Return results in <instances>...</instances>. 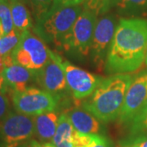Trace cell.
Wrapping results in <instances>:
<instances>
[{
	"label": "cell",
	"mask_w": 147,
	"mask_h": 147,
	"mask_svg": "<svg viewBox=\"0 0 147 147\" xmlns=\"http://www.w3.org/2000/svg\"><path fill=\"white\" fill-rule=\"evenodd\" d=\"M147 20L122 18L110 47L105 70L110 74L137 71L146 61Z\"/></svg>",
	"instance_id": "6da1fadb"
},
{
	"label": "cell",
	"mask_w": 147,
	"mask_h": 147,
	"mask_svg": "<svg viewBox=\"0 0 147 147\" xmlns=\"http://www.w3.org/2000/svg\"><path fill=\"white\" fill-rule=\"evenodd\" d=\"M132 79L133 76L127 74H113L104 79L83 102L84 109L104 123L117 119Z\"/></svg>",
	"instance_id": "7a4b0ae2"
},
{
	"label": "cell",
	"mask_w": 147,
	"mask_h": 147,
	"mask_svg": "<svg viewBox=\"0 0 147 147\" xmlns=\"http://www.w3.org/2000/svg\"><path fill=\"white\" fill-rule=\"evenodd\" d=\"M84 10L80 5L52 7L33 27L34 33L57 50L68 52L75 21Z\"/></svg>",
	"instance_id": "3957f363"
},
{
	"label": "cell",
	"mask_w": 147,
	"mask_h": 147,
	"mask_svg": "<svg viewBox=\"0 0 147 147\" xmlns=\"http://www.w3.org/2000/svg\"><path fill=\"white\" fill-rule=\"evenodd\" d=\"M10 93L12 105L16 112L29 116H37L54 111L61 97L35 87Z\"/></svg>",
	"instance_id": "277c9868"
},
{
	"label": "cell",
	"mask_w": 147,
	"mask_h": 147,
	"mask_svg": "<svg viewBox=\"0 0 147 147\" xmlns=\"http://www.w3.org/2000/svg\"><path fill=\"white\" fill-rule=\"evenodd\" d=\"M50 49L36 34L26 30L21 34L20 40L11 56L15 63L32 70L43 67L49 58Z\"/></svg>",
	"instance_id": "5b68a950"
},
{
	"label": "cell",
	"mask_w": 147,
	"mask_h": 147,
	"mask_svg": "<svg viewBox=\"0 0 147 147\" xmlns=\"http://www.w3.org/2000/svg\"><path fill=\"white\" fill-rule=\"evenodd\" d=\"M118 20L112 14L97 19L90 47V57L99 71L105 68L108 53L118 26Z\"/></svg>",
	"instance_id": "8992f818"
},
{
	"label": "cell",
	"mask_w": 147,
	"mask_h": 147,
	"mask_svg": "<svg viewBox=\"0 0 147 147\" xmlns=\"http://www.w3.org/2000/svg\"><path fill=\"white\" fill-rule=\"evenodd\" d=\"M34 137V116L11 111L0 124V147H17Z\"/></svg>",
	"instance_id": "52a82bcc"
},
{
	"label": "cell",
	"mask_w": 147,
	"mask_h": 147,
	"mask_svg": "<svg viewBox=\"0 0 147 147\" xmlns=\"http://www.w3.org/2000/svg\"><path fill=\"white\" fill-rule=\"evenodd\" d=\"M59 61L63 69L69 89L71 91L74 98L76 100L88 97L104 79L100 76L73 65L61 57Z\"/></svg>",
	"instance_id": "ba28073f"
},
{
	"label": "cell",
	"mask_w": 147,
	"mask_h": 147,
	"mask_svg": "<svg viewBox=\"0 0 147 147\" xmlns=\"http://www.w3.org/2000/svg\"><path fill=\"white\" fill-rule=\"evenodd\" d=\"M97 16L93 12L84 9L75 21L67 53L78 58L87 57L93 37Z\"/></svg>",
	"instance_id": "9c48e42d"
},
{
	"label": "cell",
	"mask_w": 147,
	"mask_h": 147,
	"mask_svg": "<svg viewBox=\"0 0 147 147\" xmlns=\"http://www.w3.org/2000/svg\"><path fill=\"white\" fill-rule=\"evenodd\" d=\"M147 101V71L138 74L127 91L119 115L121 123L129 124Z\"/></svg>",
	"instance_id": "30bf717a"
},
{
	"label": "cell",
	"mask_w": 147,
	"mask_h": 147,
	"mask_svg": "<svg viewBox=\"0 0 147 147\" xmlns=\"http://www.w3.org/2000/svg\"><path fill=\"white\" fill-rule=\"evenodd\" d=\"M59 57L58 54L50 50L46 64L36 71V84L42 89L61 96V93L67 92L69 88Z\"/></svg>",
	"instance_id": "8fae6325"
},
{
	"label": "cell",
	"mask_w": 147,
	"mask_h": 147,
	"mask_svg": "<svg viewBox=\"0 0 147 147\" xmlns=\"http://www.w3.org/2000/svg\"><path fill=\"white\" fill-rule=\"evenodd\" d=\"M4 70L3 77L4 79L3 88L7 92H21L36 84V71L27 69L15 63L11 54L3 56Z\"/></svg>",
	"instance_id": "7c38bea8"
},
{
	"label": "cell",
	"mask_w": 147,
	"mask_h": 147,
	"mask_svg": "<svg viewBox=\"0 0 147 147\" xmlns=\"http://www.w3.org/2000/svg\"><path fill=\"white\" fill-rule=\"evenodd\" d=\"M59 118L55 111L34 116V138L40 142H53Z\"/></svg>",
	"instance_id": "4fadbf2b"
},
{
	"label": "cell",
	"mask_w": 147,
	"mask_h": 147,
	"mask_svg": "<svg viewBox=\"0 0 147 147\" xmlns=\"http://www.w3.org/2000/svg\"><path fill=\"white\" fill-rule=\"evenodd\" d=\"M65 114L76 131L85 134H98L100 132V122L87 110L73 109Z\"/></svg>",
	"instance_id": "5bb4252c"
},
{
	"label": "cell",
	"mask_w": 147,
	"mask_h": 147,
	"mask_svg": "<svg viewBox=\"0 0 147 147\" xmlns=\"http://www.w3.org/2000/svg\"><path fill=\"white\" fill-rule=\"evenodd\" d=\"M10 3L11 11L14 24V30L21 36V34L33 29L31 14L25 3L15 2Z\"/></svg>",
	"instance_id": "9a60e30c"
},
{
	"label": "cell",
	"mask_w": 147,
	"mask_h": 147,
	"mask_svg": "<svg viewBox=\"0 0 147 147\" xmlns=\"http://www.w3.org/2000/svg\"><path fill=\"white\" fill-rule=\"evenodd\" d=\"M74 130L67 115L65 113L61 114L52 143L56 147H74L72 137Z\"/></svg>",
	"instance_id": "2e32d148"
},
{
	"label": "cell",
	"mask_w": 147,
	"mask_h": 147,
	"mask_svg": "<svg viewBox=\"0 0 147 147\" xmlns=\"http://www.w3.org/2000/svg\"><path fill=\"white\" fill-rule=\"evenodd\" d=\"M115 7L118 13L122 16H147V0H119Z\"/></svg>",
	"instance_id": "e0dca14e"
},
{
	"label": "cell",
	"mask_w": 147,
	"mask_h": 147,
	"mask_svg": "<svg viewBox=\"0 0 147 147\" xmlns=\"http://www.w3.org/2000/svg\"><path fill=\"white\" fill-rule=\"evenodd\" d=\"M129 125L131 132L130 139L147 136V101Z\"/></svg>",
	"instance_id": "ac0fdd59"
},
{
	"label": "cell",
	"mask_w": 147,
	"mask_h": 147,
	"mask_svg": "<svg viewBox=\"0 0 147 147\" xmlns=\"http://www.w3.org/2000/svg\"><path fill=\"white\" fill-rule=\"evenodd\" d=\"M119 0H84L83 7L93 12L96 16H104L106 12L115 7Z\"/></svg>",
	"instance_id": "d6986e66"
},
{
	"label": "cell",
	"mask_w": 147,
	"mask_h": 147,
	"mask_svg": "<svg viewBox=\"0 0 147 147\" xmlns=\"http://www.w3.org/2000/svg\"><path fill=\"white\" fill-rule=\"evenodd\" d=\"M14 30V24L8 1L0 3V32L5 36Z\"/></svg>",
	"instance_id": "ffe728a7"
},
{
	"label": "cell",
	"mask_w": 147,
	"mask_h": 147,
	"mask_svg": "<svg viewBox=\"0 0 147 147\" xmlns=\"http://www.w3.org/2000/svg\"><path fill=\"white\" fill-rule=\"evenodd\" d=\"M35 23H38L47 15L53 7L54 0H29Z\"/></svg>",
	"instance_id": "44dd1931"
},
{
	"label": "cell",
	"mask_w": 147,
	"mask_h": 147,
	"mask_svg": "<svg viewBox=\"0 0 147 147\" xmlns=\"http://www.w3.org/2000/svg\"><path fill=\"white\" fill-rule=\"evenodd\" d=\"M19 40L20 36L14 30L3 37L0 34V54L2 56H5L11 53L17 46Z\"/></svg>",
	"instance_id": "7402d4cb"
},
{
	"label": "cell",
	"mask_w": 147,
	"mask_h": 147,
	"mask_svg": "<svg viewBox=\"0 0 147 147\" xmlns=\"http://www.w3.org/2000/svg\"><path fill=\"white\" fill-rule=\"evenodd\" d=\"M11 112V105L9 98L7 96V92L3 89L0 90V124L3 122Z\"/></svg>",
	"instance_id": "603a6c76"
},
{
	"label": "cell",
	"mask_w": 147,
	"mask_h": 147,
	"mask_svg": "<svg viewBox=\"0 0 147 147\" xmlns=\"http://www.w3.org/2000/svg\"><path fill=\"white\" fill-rule=\"evenodd\" d=\"M92 134H85L74 130L72 137L74 147H86L92 141Z\"/></svg>",
	"instance_id": "cb8c5ba5"
},
{
	"label": "cell",
	"mask_w": 147,
	"mask_h": 147,
	"mask_svg": "<svg viewBox=\"0 0 147 147\" xmlns=\"http://www.w3.org/2000/svg\"><path fill=\"white\" fill-rule=\"evenodd\" d=\"M113 144L110 140L103 135L92 134V141L86 147H112Z\"/></svg>",
	"instance_id": "d4e9b609"
},
{
	"label": "cell",
	"mask_w": 147,
	"mask_h": 147,
	"mask_svg": "<svg viewBox=\"0 0 147 147\" xmlns=\"http://www.w3.org/2000/svg\"><path fill=\"white\" fill-rule=\"evenodd\" d=\"M123 147H147V136L129 139L123 144Z\"/></svg>",
	"instance_id": "484cf974"
},
{
	"label": "cell",
	"mask_w": 147,
	"mask_h": 147,
	"mask_svg": "<svg viewBox=\"0 0 147 147\" xmlns=\"http://www.w3.org/2000/svg\"><path fill=\"white\" fill-rule=\"evenodd\" d=\"M17 147H56L52 142H40L35 138H32L27 142L22 143Z\"/></svg>",
	"instance_id": "4316f807"
},
{
	"label": "cell",
	"mask_w": 147,
	"mask_h": 147,
	"mask_svg": "<svg viewBox=\"0 0 147 147\" xmlns=\"http://www.w3.org/2000/svg\"><path fill=\"white\" fill-rule=\"evenodd\" d=\"M83 3H84V0H54L53 7L80 5V4H83Z\"/></svg>",
	"instance_id": "83f0119b"
},
{
	"label": "cell",
	"mask_w": 147,
	"mask_h": 147,
	"mask_svg": "<svg viewBox=\"0 0 147 147\" xmlns=\"http://www.w3.org/2000/svg\"><path fill=\"white\" fill-rule=\"evenodd\" d=\"M4 61H3V57L0 54V74H2L4 70Z\"/></svg>",
	"instance_id": "f1b7e54d"
},
{
	"label": "cell",
	"mask_w": 147,
	"mask_h": 147,
	"mask_svg": "<svg viewBox=\"0 0 147 147\" xmlns=\"http://www.w3.org/2000/svg\"><path fill=\"white\" fill-rule=\"evenodd\" d=\"M4 86V79L3 77V74H0V90L3 88Z\"/></svg>",
	"instance_id": "f546056e"
},
{
	"label": "cell",
	"mask_w": 147,
	"mask_h": 147,
	"mask_svg": "<svg viewBox=\"0 0 147 147\" xmlns=\"http://www.w3.org/2000/svg\"><path fill=\"white\" fill-rule=\"evenodd\" d=\"M9 3H15V2H21V3H26L29 2V0H7Z\"/></svg>",
	"instance_id": "4dcf8cb0"
},
{
	"label": "cell",
	"mask_w": 147,
	"mask_h": 147,
	"mask_svg": "<svg viewBox=\"0 0 147 147\" xmlns=\"http://www.w3.org/2000/svg\"><path fill=\"white\" fill-rule=\"evenodd\" d=\"M6 1H7V0H0V3H2L3 2H6Z\"/></svg>",
	"instance_id": "1f68e13d"
},
{
	"label": "cell",
	"mask_w": 147,
	"mask_h": 147,
	"mask_svg": "<svg viewBox=\"0 0 147 147\" xmlns=\"http://www.w3.org/2000/svg\"><path fill=\"white\" fill-rule=\"evenodd\" d=\"M145 62H146V65H147V53H146V61H145Z\"/></svg>",
	"instance_id": "d6a6232c"
},
{
	"label": "cell",
	"mask_w": 147,
	"mask_h": 147,
	"mask_svg": "<svg viewBox=\"0 0 147 147\" xmlns=\"http://www.w3.org/2000/svg\"><path fill=\"white\" fill-rule=\"evenodd\" d=\"M0 34H1V32H0Z\"/></svg>",
	"instance_id": "836d02e7"
}]
</instances>
